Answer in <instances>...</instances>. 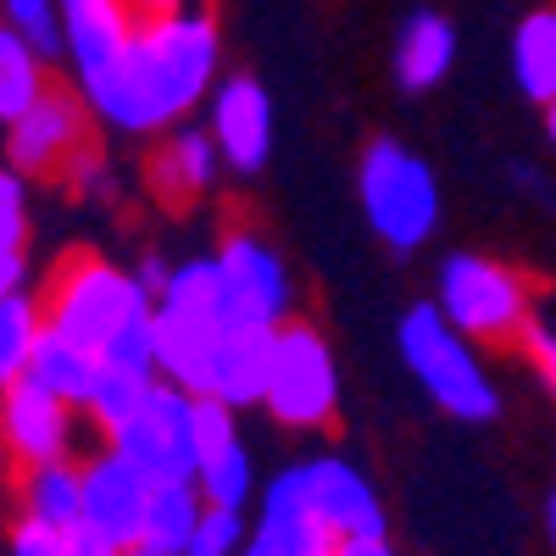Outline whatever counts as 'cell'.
Masks as SVG:
<instances>
[{
	"label": "cell",
	"instance_id": "cell-20",
	"mask_svg": "<svg viewBox=\"0 0 556 556\" xmlns=\"http://www.w3.org/2000/svg\"><path fill=\"white\" fill-rule=\"evenodd\" d=\"M17 518H34V523H51V529H78L84 523V473L78 462L62 456V462H39V468H23L17 473Z\"/></svg>",
	"mask_w": 556,
	"mask_h": 556
},
{
	"label": "cell",
	"instance_id": "cell-9",
	"mask_svg": "<svg viewBox=\"0 0 556 556\" xmlns=\"http://www.w3.org/2000/svg\"><path fill=\"white\" fill-rule=\"evenodd\" d=\"M78 151H89V106L78 89L51 84L7 128V167H17L23 178H62Z\"/></svg>",
	"mask_w": 556,
	"mask_h": 556
},
{
	"label": "cell",
	"instance_id": "cell-33",
	"mask_svg": "<svg viewBox=\"0 0 556 556\" xmlns=\"http://www.w3.org/2000/svg\"><path fill=\"white\" fill-rule=\"evenodd\" d=\"M7 556H73V534L51 529V523H34V518H17L12 534H7Z\"/></svg>",
	"mask_w": 556,
	"mask_h": 556
},
{
	"label": "cell",
	"instance_id": "cell-36",
	"mask_svg": "<svg viewBox=\"0 0 556 556\" xmlns=\"http://www.w3.org/2000/svg\"><path fill=\"white\" fill-rule=\"evenodd\" d=\"M167 278H173V267H167L162 256H146V262L134 267V285L146 290V301H151V306L162 301V290H167Z\"/></svg>",
	"mask_w": 556,
	"mask_h": 556
},
{
	"label": "cell",
	"instance_id": "cell-21",
	"mask_svg": "<svg viewBox=\"0 0 556 556\" xmlns=\"http://www.w3.org/2000/svg\"><path fill=\"white\" fill-rule=\"evenodd\" d=\"M96 374H101V356H96V351H84V345H73V340H62V334L45 329L39 345H34V356H28V374H23V379L39 384L45 395L67 401L73 412H84Z\"/></svg>",
	"mask_w": 556,
	"mask_h": 556
},
{
	"label": "cell",
	"instance_id": "cell-41",
	"mask_svg": "<svg viewBox=\"0 0 556 556\" xmlns=\"http://www.w3.org/2000/svg\"><path fill=\"white\" fill-rule=\"evenodd\" d=\"M540 112H545V139H551V151H556V101L540 106Z\"/></svg>",
	"mask_w": 556,
	"mask_h": 556
},
{
	"label": "cell",
	"instance_id": "cell-5",
	"mask_svg": "<svg viewBox=\"0 0 556 556\" xmlns=\"http://www.w3.org/2000/svg\"><path fill=\"white\" fill-rule=\"evenodd\" d=\"M434 306L456 334H468L473 345H506L529 329V278L506 262L456 251L434 273Z\"/></svg>",
	"mask_w": 556,
	"mask_h": 556
},
{
	"label": "cell",
	"instance_id": "cell-8",
	"mask_svg": "<svg viewBox=\"0 0 556 556\" xmlns=\"http://www.w3.org/2000/svg\"><path fill=\"white\" fill-rule=\"evenodd\" d=\"M212 256H217V278H223L228 329H278V323L295 317V278L267 240L228 235Z\"/></svg>",
	"mask_w": 556,
	"mask_h": 556
},
{
	"label": "cell",
	"instance_id": "cell-19",
	"mask_svg": "<svg viewBox=\"0 0 556 556\" xmlns=\"http://www.w3.org/2000/svg\"><path fill=\"white\" fill-rule=\"evenodd\" d=\"M223 329L201 317H178V312H156V379L206 395L212 390V356H217Z\"/></svg>",
	"mask_w": 556,
	"mask_h": 556
},
{
	"label": "cell",
	"instance_id": "cell-39",
	"mask_svg": "<svg viewBox=\"0 0 556 556\" xmlns=\"http://www.w3.org/2000/svg\"><path fill=\"white\" fill-rule=\"evenodd\" d=\"M73 556H123V551L106 545L101 534H89V529H73Z\"/></svg>",
	"mask_w": 556,
	"mask_h": 556
},
{
	"label": "cell",
	"instance_id": "cell-26",
	"mask_svg": "<svg viewBox=\"0 0 556 556\" xmlns=\"http://www.w3.org/2000/svg\"><path fill=\"white\" fill-rule=\"evenodd\" d=\"M156 312L201 317V323H217V329H228L217 256H190V262H178V267H173V278H167V290H162V301H156Z\"/></svg>",
	"mask_w": 556,
	"mask_h": 556
},
{
	"label": "cell",
	"instance_id": "cell-29",
	"mask_svg": "<svg viewBox=\"0 0 556 556\" xmlns=\"http://www.w3.org/2000/svg\"><path fill=\"white\" fill-rule=\"evenodd\" d=\"M0 23H12L45 62L67 56V34H62V7L56 0H0Z\"/></svg>",
	"mask_w": 556,
	"mask_h": 556
},
{
	"label": "cell",
	"instance_id": "cell-11",
	"mask_svg": "<svg viewBox=\"0 0 556 556\" xmlns=\"http://www.w3.org/2000/svg\"><path fill=\"white\" fill-rule=\"evenodd\" d=\"M78 473H84V523L78 529L101 534L117 551L139 545V534H146V506H151L156 484L139 473L128 456H117L112 445H101L96 456H84Z\"/></svg>",
	"mask_w": 556,
	"mask_h": 556
},
{
	"label": "cell",
	"instance_id": "cell-13",
	"mask_svg": "<svg viewBox=\"0 0 556 556\" xmlns=\"http://www.w3.org/2000/svg\"><path fill=\"white\" fill-rule=\"evenodd\" d=\"M206 128H212V139H217L228 173L256 178V173L267 167V156H273V101H267V89H262L251 73L217 78Z\"/></svg>",
	"mask_w": 556,
	"mask_h": 556
},
{
	"label": "cell",
	"instance_id": "cell-30",
	"mask_svg": "<svg viewBox=\"0 0 556 556\" xmlns=\"http://www.w3.org/2000/svg\"><path fill=\"white\" fill-rule=\"evenodd\" d=\"M106 362H117V367H134V374H146V379H156V306H146V312H134L123 329L106 340V351H101Z\"/></svg>",
	"mask_w": 556,
	"mask_h": 556
},
{
	"label": "cell",
	"instance_id": "cell-31",
	"mask_svg": "<svg viewBox=\"0 0 556 556\" xmlns=\"http://www.w3.org/2000/svg\"><path fill=\"white\" fill-rule=\"evenodd\" d=\"M245 540H251L245 513H235V506H206L201 529H195V540H190V556H240Z\"/></svg>",
	"mask_w": 556,
	"mask_h": 556
},
{
	"label": "cell",
	"instance_id": "cell-23",
	"mask_svg": "<svg viewBox=\"0 0 556 556\" xmlns=\"http://www.w3.org/2000/svg\"><path fill=\"white\" fill-rule=\"evenodd\" d=\"M201 513H206V501H201L195 484H156L151 506H146V534H139V545H151L156 556H190Z\"/></svg>",
	"mask_w": 556,
	"mask_h": 556
},
{
	"label": "cell",
	"instance_id": "cell-15",
	"mask_svg": "<svg viewBox=\"0 0 556 556\" xmlns=\"http://www.w3.org/2000/svg\"><path fill=\"white\" fill-rule=\"evenodd\" d=\"M56 7H62V34H67V62L84 89L123 56L139 17L128 0H56Z\"/></svg>",
	"mask_w": 556,
	"mask_h": 556
},
{
	"label": "cell",
	"instance_id": "cell-17",
	"mask_svg": "<svg viewBox=\"0 0 556 556\" xmlns=\"http://www.w3.org/2000/svg\"><path fill=\"white\" fill-rule=\"evenodd\" d=\"M395 84L406 96H429V89L445 84V73L456 67V28L440 12H412L395 34V51H390Z\"/></svg>",
	"mask_w": 556,
	"mask_h": 556
},
{
	"label": "cell",
	"instance_id": "cell-12",
	"mask_svg": "<svg viewBox=\"0 0 556 556\" xmlns=\"http://www.w3.org/2000/svg\"><path fill=\"white\" fill-rule=\"evenodd\" d=\"M78 440V412L56 395H45L39 384L17 379L0 390V456L12 468H39V462H62L73 456Z\"/></svg>",
	"mask_w": 556,
	"mask_h": 556
},
{
	"label": "cell",
	"instance_id": "cell-27",
	"mask_svg": "<svg viewBox=\"0 0 556 556\" xmlns=\"http://www.w3.org/2000/svg\"><path fill=\"white\" fill-rule=\"evenodd\" d=\"M39 334H45V306H39V295L17 290V295L0 301V390L17 384V379L28 374V356H34Z\"/></svg>",
	"mask_w": 556,
	"mask_h": 556
},
{
	"label": "cell",
	"instance_id": "cell-7",
	"mask_svg": "<svg viewBox=\"0 0 556 556\" xmlns=\"http://www.w3.org/2000/svg\"><path fill=\"white\" fill-rule=\"evenodd\" d=\"M117 456H128L151 484H195L201 445H195V395L156 379L139 406L106 434Z\"/></svg>",
	"mask_w": 556,
	"mask_h": 556
},
{
	"label": "cell",
	"instance_id": "cell-34",
	"mask_svg": "<svg viewBox=\"0 0 556 556\" xmlns=\"http://www.w3.org/2000/svg\"><path fill=\"white\" fill-rule=\"evenodd\" d=\"M67 190H78L84 201H101V195H112V167L101 162V151L89 146V151H78L73 162H67Z\"/></svg>",
	"mask_w": 556,
	"mask_h": 556
},
{
	"label": "cell",
	"instance_id": "cell-28",
	"mask_svg": "<svg viewBox=\"0 0 556 556\" xmlns=\"http://www.w3.org/2000/svg\"><path fill=\"white\" fill-rule=\"evenodd\" d=\"M156 379H146V374H134V367H117V362H106L101 356V374H96V384H89V401H84V417L101 429V440L123 424V417L139 406V395H146Z\"/></svg>",
	"mask_w": 556,
	"mask_h": 556
},
{
	"label": "cell",
	"instance_id": "cell-38",
	"mask_svg": "<svg viewBox=\"0 0 556 556\" xmlns=\"http://www.w3.org/2000/svg\"><path fill=\"white\" fill-rule=\"evenodd\" d=\"M334 556H395V545H390V534H351L334 545Z\"/></svg>",
	"mask_w": 556,
	"mask_h": 556
},
{
	"label": "cell",
	"instance_id": "cell-6",
	"mask_svg": "<svg viewBox=\"0 0 556 556\" xmlns=\"http://www.w3.org/2000/svg\"><path fill=\"white\" fill-rule=\"evenodd\" d=\"M262 406L273 412V424L301 434H317L340 417V367L317 323L290 317L273 329V374Z\"/></svg>",
	"mask_w": 556,
	"mask_h": 556
},
{
	"label": "cell",
	"instance_id": "cell-1",
	"mask_svg": "<svg viewBox=\"0 0 556 556\" xmlns=\"http://www.w3.org/2000/svg\"><path fill=\"white\" fill-rule=\"evenodd\" d=\"M223 39L206 7L139 17L123 56L78 96L117 134H167L217 89Z\"/></svg>",
	"mask_w": 556,
	"mask_h": 556
},
{
	"label": "cell",
	"instance_id": "cell-10",
	"mask_svg": "<svg viewBox=\"0 0 556 556\" xmlns=\"http://www.w3.org/2000/svg\"><path fill=\"white\" fill-rule=\"evenodd\" d=\"M340 534L317 518V506L306 495L301 462H290L285 473H273L256 495V523L245 551L251 556H334Z\"/></svg>",
	"mask_w": 556,
	"mask_h": 556
},
{
	"label": "cell",
	"instance_id": "cell-16",
	"mask_svg": "<svg viewBox=\"0 0 556 556\" xmlns=\"http://www.w3.org/2000/svg\"><path fill=\"white\" fill-rule=\"evenodd\" d=\"M217 173H223V151H217L212 128H195V123L167 128V139L156 146V162H151L156 195H167L173 206H190V201L212 195Z\"/></svg>",
	"mask_w": 556,
	"mask_h": 556
},
{
	"label": "cell",
	"instance_id": "cell-32",
	"mask_svg": "<svg viewBox=\"0 0 556 556\" xmlns=\"http://www.w3.org/2000/svg\"><path fill=\"white\" fill-rule=\"evenodd\" d=\"M0 251H28V178L0 162Z\"/></svg>",
	"mask_w": 556,
	"mask_h": 556
},
{
	"label": "cell",
	"instance_id": "cell-4",
	"mask_svg": "<svg viewBox=\"0 0 556 556\" xmlns=\"http://www.w3.org/2000/svg\"><path fill=\"white\" fill-rule=\"evenodd\" d=\"M39 306H45V329H51V334H62V340H73V345L101 356L106 340L123 329L134 312H146L151 301H146V290L134 285V273L112 267L106 256L78 251V256H67L51 273Z\"/></svg>",
	"mask_w": 556,
	"mask_h": 556
},
{
	"label": "cell",
	"instance_id": "cell-37",
	"mask_svg": "<svg viewBox=\"0 0 556 556\" xmlns=\"http://www.w3.org/2000/svg\"><path fill=\"white\" fill-rule=\"evenodd\" d=\"M28 290V251H0V301Z\"/></svg>",
	"mask_w": 556,
	"mask_h": 556
},
{
	"label": "cell",
	"instance_id": "cell-42",
	"mask_svg": "<svg viewBox=\"0 0 556 556\" xmlns=\"http://www.w3.org/2000/svg\"><path fill=\"white\" fill-rule=\"evenodd\" d=\"M123 556H156V551H151V545H128Z\"/></svg>",
	"mask_w": 556,
	"mask_h": 556
},
{
	"label": "cell",
	"instance_id": "cell-24",
	"mask_svg": "<svg viewBox=\"0 0 556 556\" xmlns=\"http://www.w3.org/2000/svg\"><path fill=\"white\" fill-rule=\"evenodd\" d=\"M45 89H51L45 84V56L12 23H0V128H12Z\"/></svg>",
	"mask_w": 556,
	"mask_h": 556
},
{
	"label": "cell",
	"instance_id": "cell-14",
	"mask_svg": "<svg viewBox=\"0 0 556 556\" xmlns=\"http://www.w3.org/2000/svg\"><path fill=\"white\" fill-rule=\"evenodd\" d=\"M306 473V495L317 506V518L329 523L340 540L351 534H384V501L374 490V479H367L356 462L345 456H312L301 462Z\"/></svg>",
	"mask_w": 556,
	"mask_h": 556
},
{
	"label": "cell",
	"instance_id": "cell-22",
	"mask_svg": "<svg viewBox=\"0 0 556 556\" xmlns=\"http://www.w3.org/2000/svg\"><path fill=\"white\" fill-rule=\"evenodd\" d=\"M513 78L534 106L556 101V12L540 7L513 28Z\"/></svg>",
	"mask_w": 556,
	"mask_h": 556
},
{
	"label": "cell",
	"instance_id": "cell-18",
	"mask_svg": "<svg viewBox=\"0 0 556 556\" xmlns=\"http://www.w3.org/2000/svg\"><path fill=\"white\" fill-rule=\"evenodd\" d=\"M267 374H273V329H223L206 395L223 401V406H235V412L262 406Z\"/></svg>",
	"mask_w": 556,
	"mask_h": 556
},
{
	"label": "cell",
	"instance_id": "cell-3",
	"mask_svg": "<svg viewBox=\"0 0 556 556\" xmlns=\"http://www.w3.org/2000/svg\"><path fill=\"white\" fill-rule=\"evenodd\" d=\"M356 195H362L367 228L401 256L424 251V240L440 228V178H434V167L390 134H379L374 146L362 151Z\"/></svg>",
	"mask_w": 556,
	"mask_h": 556
},
{
	"label": "cell",
	"instance_id": "cell-25",
	"mask_svg": "<svg viewBox=\"0 0 556 556\" xmlns=\"http://www.w3.org/2000/svg\"><path fill=\"white\" fill-rule=\"evenodd\" d=\"M195 490L206 506H235V513H245V506L262 495L256 490V462L245 451V440H228L217 451L201 456V468H195Z\"/></svg>",
	"mask_w": 556,
	"mask_h": 556
},
{
	"label": "cell",
	"instance_id": "cell-40",
	"mask_svg": "<svg viewBox=\"0 0 556 556\" xmlns=\"http://www.w3.org/2000/svg\"><path fill=\"white\" fill-rule=\"evenodd\" d=\"M545 534H551V551H556V490H551V501H545Z\"/></svg>",
	"mask_w": 556,
	"mask_h": 556
},
{
	"label": "cell",
	"instance_id": "cell-35",
	"mask_svg": "<svg viewBox=\"0 0 556 556\" xmlns=\"http://www.w3.org/2000/svg\"><path fill=\"white\" fill-rule=\"evenodd\" d=\"M518 345H523V356L540 367V379H545V384H551V395H556V334L545 329V323H534V317H529V329L518 334Z\"/></svg>",
	"mask_w": 556,
	"mask_h": 556
},
{
	"label": "cell",
	"instance_id": "cell-2",
	"mask_svg": "<svg viewBox=\"0 0 556 556\" xmlns=\"http://www.w3.org/2000/svg\"><path fill=\"white\" fill-rule=\"evenodd\" d=\"M395 345H401L406 374L434 395V406L445 417H456V424H490V417H501V390L490 379V367L479 362L468 334L451 329L434 301H412L401 312Z\"/></svg>",
	"mask_w": 556,
	"mask_h": 556
}]
</instances>
